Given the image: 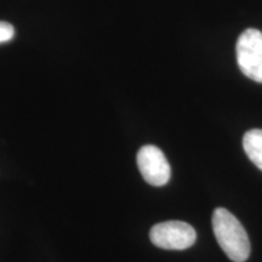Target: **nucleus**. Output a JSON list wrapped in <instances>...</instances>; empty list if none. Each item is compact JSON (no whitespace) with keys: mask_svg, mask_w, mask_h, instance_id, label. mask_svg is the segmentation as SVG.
Masks as SVG:
<instances>
[{"mask_svg":"<svg viewBox=\"0 0 262 262\" xmlns=\"http://www.w3.org/2000/svg\"><path fill=\"white\" fill-rule=\"evenodd\" d=\"M150 242L165 250H185L195 243L196 233L191 225L182 221H166L155 225L149 232Z\"/></svg>","mask_w":262,"mask_h":262,"instance_id":"nucleus-3","label":"nucleus"},{"mask_svg":"<svg viewBox=\"0 0 262 262\" xmlns=\"http://www.w3.org/2000/svg\"><path fill=\"white\" fill-rule=\"evenodd\" d=\"M237 62L249 79L262 83V33L255 28L244 31L238 38Z\"/></svg>","mask_w":262,"mask_h":262,"instance_id":"nucleus-2","label":"nucleus"},{"mask_svg":"<svg viewBox=\"0 0 262 262\" xmlns=\"http://www.w3.org/2000/svg\"><path fill=\"white\" fill-rule=\"evenodd\" d=\"M243 147L249 159L262 171V130L248 131L244 135Z\"/></svg>","mask_w":262,"mask_h":262,"instance_id":"nucleus-5","label":"nucleus"},{"mask_svg":"<svg viewBox=\"0 0 262 262\" xmlns=\"http://www.w3.org/2000/svg\"><path fill=\"white\" fill-rule=\"evenodd\" d=\"M212 229L217 243L233 262H244L250 255V241L243 225L227 209L217 208L212 214Z\"/></svg>","mask_w":262,"mask_h":262,"instance_id":"nucleus-1","label":"nucleus"},{"mask_svg":"<svg viewBox=\"0 0 262 262\" xmlns=\"http://www.w3.org/2000/svg\"><path fill=\"white\" fill-rule=\"evenodd\" d=\"M137 166L143 180L150 186L160 187L169 182L171 169L158 147L152 145L141 147L137 153Z\"/></svg>","mask_w":262,"mask_h":262,"instance_id":"nucleus-4","label":"nucleus"},{"mask_svg":"<svg viewBox=\"0 0 262 262\" xmlns=\"http://www.w3.org/2000/svg\"><path fill=\"white\" fill-rule=\"evenodd\" d=\"M15 35V28L8 22L0 21V44L10 41Z\"/></svg>","mask_w":262,"mask_h":262,"instance_id":"nucleus-6","label":"nucleus"}]
</instances>
